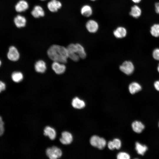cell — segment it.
<instances>
[{
    "label": "cell",
    "instance_id": "obj_1",
    "mask_svg": "<svg viewBox=\"0 0 159 159\" xmlns=\"http://www.w3.org/2000/svg\"><path fill=\"white\" fill-rule=\"evenodd\" d=\"M47 54L49 57L54 61L64 64L69 58L67 48L58 45L51 46L47 50Z\"/></svg>",
    "mask_w": 159,
    "mask_h": 159
},
{
    "label": "cell",
    "instance_id": "obj_2",
    "mask_svg": "<svg viewBox=\"0 0 159 159\" xmlns=\"http://www.w3.org/2000/svg\"><path fill=\"white\" fill-rule=\"evenodd\" d=\"M7 59L10 61L15 62L19 59L20 54L17 48L14 45L10 46L6 53Z\"/></svg>",
    "mask_w": 159,
    "mask_h": 159
},
{
    "label": "cell",
    "instance_id": "obj_3",
    "mask_svg": "<svg viewBox=\"0 0 159 159\" xmlns=\"http://www.w3.org/2000/svg\"><path fill=\"white\" fill-rule=\"evenodd\" d=\"M90 143L92 146L100 149H103L106 144L105 139L96 135H93L91 137Z\"/></svg>",
    "mask_w": 159,
    "mask_h": 159
},
{
    "label": "cell",
    "instance_id": "obj_4",
    "mask_svg": "<svg viewBox=\"0 0 159 159\" xmlns=\"http://www.w3.org/2000/svg\"><path fill=\"white\" fill-rule=\"evenodd\" d=\"M46 153L47 157L50 159L59 158L62 155V152L61 149L55 146L47 148Z\"/></svg>",
    "mask_w": 159,
    "mask_h": 159
},
{
    "label": "cell",
    "instance_id": "obj_5",
    "mask_svg": "<svg viewBox=\"0 0 159 159\" xmlns=\"http://www.w3.org/2000/svg\"><path fill=\"white\" fill-rule=\"evenodd\" d=\"M119 68L123 73L129 75L133 73L134 70V67L131 61H125L120 66Z\"/></svg>",
    "mask_w": 159,
    "mask_h": 159
},
{
    "label": "cell",
    "instance_id": "obj_6",
    "mask_svg": "<svg viewBox=\"0 0 159 159\" xmlns=\"http://www.w3.org/2000/svg\"><path fill=\"white\" fill-rule=\"evenodd\" d=\"M52 67L55 72L59 74L63 73L66 69L64 63L55 61H54L52 63Z\"/></svg>",
    "mask_w": 159,
    "mask_h": 159
},
{
    "label": "cell",
    "instance_id": "obj_7",
    "mask_svg": "<svg viewBox=\"0 0 159 159\" xmlns=\"http://www.w3.org/2000/svg\"><path fill=\"white\" fill-rule=\"evenodd\" d=\"M73 140L72 134L67 131L63 132L61 134V137L59 139L61 143L64 145L70 144Z\"/></svg>",
    "mask_w": 159,
    "mask_h": 159
},
{
    "label": "cell",
    "instance_id": "obj_8",
    "mask_svg": "<svg viewBox=\"0 0 159 159\" xmlns=\"http://www.w3.org/2000/svg\"><path fill=\"white\" fill-rule=\"evenodd\" d=\"M29 7V4L27 1L24 0H20L18 1L15 6L16 11L18 12H23Z\"/></svg>",
    "mask_w": 159,
    "mask_h": 159
},
{
    "label": "cell",
    "instance_id": "obj_9",
    "mask_svg": "<svg viewBox=\"0 0 159 159\" xmlns=\"http://www.w3.org/2000/svg\"><path fill=\"white\" fill-rule=\"evenodd\" d=\"M86 26L87 30L91 33H94L97 32L99 27L97 22L93 20L88 21L86 23Z\"/></svg>",
    "mask_w": 159,
    "mask_h": 159
},
{
    "label": "cell",
    "instance_id": "obj_10",
    "mask_svg": "<svg viewBox=\"0 0 159 159\" xmlns=\"http://www.w3.org/2000/svg\"><path fill=\"white\" fill-rule=\"evenodd\" d=\"M14 22L17 27L21 28L25 26L26 19L24 16L20 15H17L14 18Z\"/></svg>",
    "mask_w": 159,
    "mask_h": 159
},
{
    "label": "cell",
    "instance_id": "obj_11",
    "mask_svg": "<svg viewBox=\"0 0 159 159\" xmlns=\"http://www.w3.org/2000/svg\"><path fill=\"white\" fill-rule=\"evenodd\" d=\"M61 3L57 0H52L49 2L47 5L49 9L51 12L57 11L62 6Z\"/></svg>",
    "mask_w": 159,
    "mask_h": 159
},
{
    "label": "cell",
    "instance_id": "obj_12",
    "mask_svg": "<svg viewBox=\"0 0 159 159\" xmlns=\"http://www.w3.org/2000/svg\"><path fill=\"white\" fill-rule=\"evenodd\" d=\"M34 68L37 72L43 73L45 72L47 69L46 64L42 60H39L35 63L34 65Z\"/></svg>",
    "mask_w": 159,
    "mask_h": 159
},
{
    "label": "cell",
    "instance_id": "obj_13",
    "mask_svg": "<svg viewBox=\"0 0 159 159\" xmlns=\"http://www.w3.org/2000/svg\"><path fill=\"white\" fill-rule=\"evenodd\" d=\"M44 135L49 137V139L52 140H54L56 136L55 129L49 126H46L44 128Z\"/></svg>",
    "mask_w": 159,
    "mask_h": 159
},
{
    "label": "cell",
    "instance_id": "obj_14",
    "mask_svg": "<svg viewBox=\"0 0 159 159\" xmlns=\"http://www.w3.org/2000/svg\"><path fill=\"white\" fill-rule=\"evenodd\" d=\"M23 73L19 71H14L11 75V80L13 82L16 83L21 82L23 80Z\"/></svg>",
    "mask_w": 159,
    "mask_h": 159
},
{
    "label": "cell",
    "instance_id": "obj_15",
    "mask_svg": "<svg viewBox=\"0 0 159 159\" xmlns=\"http://www.w3.org/2000/svg\"><path fill=\"white\" fill-rule=\"evenodd\" d=\"M32 16L36 18L43 16L44 15V12L42 8L39 6H35L31 12Z\"/></svg>",
    "mask_w": 159,
    "mask_h": 159
},
{
    "label": "cell",
    "instance_id": "obj_16",
    "mask_svg": "<svg viewBox=\"0 0 159 159\" xmlns=\"http://www.w3.org/2000/svg\"><path fill=\"white\" fill-rule=\"evenodd\" d=\"M127 33L126 29L123 27H119L113 32L114 35L117 38H122L125 37Z\"/></svg>",
    "mask_w": 159,
    "mask_h": 159
},
{
    "label": "cell",
    "instance_id": "obj_17",
    "mask_svg": "<svg viewBox=\"0 0 159 159\" xmlns=\"http://www.w3.org/2000/svg\"><path fill=\"white\" fill-rule=\"evenodd\" d=\"M72 105L74 108L78 109L82 108L85 105V102L77 97H75L72 99Z\"/></svg>",
    "mask_w": 159,
    "mask_h": 159
},
{
    "label": "cell",
    "instance_id": "obj_18",
    "mask_svg": "<svg viewBox=\"0 0 159 159\" xmlns=\"http://www.w3.org/2000/svg\"><path fill=\"white\" fill-rule=\"evenodd\" d=\"M132 127L133 131L137 133H141L144 129V125L140 122L135 121L133 122Z\"/></svg>",
    "mask_w": 159,
    "mask_h": 159
},
{
    "label": "cell",
    "instance_id": "obj_19",
    "mask_svg": "<svg viewBox=\"0 0 159 159\" xmlns=\"http://www.w3.org/2000/svg\"><path fill=\"white\" fill-rule=\"evenodd\" d=\"M129 90L132 94H134L140 91L142 89L141 86L138 83L133 82L129 85Z\"/></svg>",
    "mask_w": 159,
    "mask_h": 159
},
{
    "label": "cell",
    "instance_id": "obj_20",
    "mask_svg": "<svg viewBox=\"0 0 159 159\" xmlns=\"http://www.w3.org/2000/svg\"><path fill=\"white\" fill-rule=\"evenodd\" d=\"M130 16L135 18H138L141 14V10L138 6L135 5L132 6L129 13Z\"/></svg>",
    "mask_w": 159,
    "mask_h": 159
},
{
    "label": "cell",
    "instance_id": "obj_21",
    "mask_svg": "<svg viewBox=\"0 0 159 159\" xmlns=\"http://www.w3.org/2000/svg\"><path fill=\"white\" fill-rule=\"evenodd\" d=\"M92 12V9L91 7L88 5L83 6L81 9V14L85 17H88L91 16Z\"/></svg>",
    "mask_w": 159,
    "mask_h": 159
},
{
    "label": "cell",
    "instance_id": "obj_22",
    "mask_svg": "<svg viewBox=\"0 0 159 159\" xmlns=\"http://www.w3.org/2000/svg\"><path fill=\"white\" fill-rule=\"evenodd\" d=\"M135 149L139 154L143 155L148 149L147 147L145 145H142L138 142L135 143Z\"/></svg>",
    "mask_w": 159,
    "mask_h": 159
},
{
    "label": "cell",
    "instance_id": "obj_23",
    "mask_svg": "<svg viewBox=\"0 0 159 159\" xmlns=\"http://www.w3.org/2000/svg\"><path fill=\"white\" fill-rule=\"evenodd\" d=\"M77 47V54L80 58H85L86 56V54L84 47L80 44H76Z\"/></svg>",
    "mask_w": 159,
    "mask_h": 159
},
{
    "label": "cell",
    "instance_id": "obj_24",
    "mask_svg": "<svg viewBox=\"0 0 159 159\" xmlns=\"http://www.w3.org/2000/svg\"><path fill=\"white\" fill-rule=\"evenodd\" d=\"M150 33L151 34L155 37H159V24H155L151 27Z\"/></svg>",
    "mask_w": 159,
    "mask_h": 159
},
{
    "label": "cell",
    "instance_id": "obj_25",
    "mask_svg": "<svg viewBox=\"0 0 159 159\" xmlns=\"http://www.w3.org/2000/svg\"><path fill=\"white\" fill-rule=\"evenodd\" d=\"M117 158L118 159H129L130 156L128 153L125 152H121L117 154Z\"/></svg>",
    "mask_w": 159,
    "mask_h": 159
},
{
    "label": "cell",
    "instance_id": "obj_26",
    "mask_svg": "<svg viewBox=\"0 0 159 159\" xmlns=\"http://www.w3.org/2000/svg\"><path fill=\"white\" fill-rule=\"evenodd\" d=\"M112 142L115 148L119 149L120 148L121 146V143L120 139L118 138H115L113 140Z\"/></svg>",
    "mask_w": 159,
    "mask_h": 159
},
{
    "label": "cell",
    "instance_id": "obj_27",
    "mask_svg": "<svg viewBox=\"0 0 159 159\" xmlns=\"http://www.w3.org/2000/svg\"><path fill=\"white\" fill-rule=\"evenodd\" d=\"M152 54L154 59L159 61V48L155 49L153 51Z\"/></svg>",
    "mask_w": 159,
    "mask_h": 159
},
{
    "label": "cell",
    "instance_id": "obj_28",
    "mask_svg": "<svg viewBox=\"0 0 159 159\" xmlns=\"http://www.w3.org/2000/svg\"><path fill=\"white\" fill-rule=\"evenodd\" d=\"M6 85L4 81L0 80V93L5 90L6 88Z\"/></svg>",
    "mask_w": 159,
    "mask_h": 159
},
{
    "label": "cell",
    "instance_id": "obj_29",
    "mask_svg": "<svg viewBox=\"0 0 159 159\" xmlns=\"http://www.w3.org/2000/svg\"><path fill=\"white\" fill-rule=\"evenodd\" d=\"M4 123L2 120V118L0 116V136L3 133L4 131Z\"/></svg>",
    "mask_w": 159,
    "mask_h": 159
},
{
    "label": "cell",
    "instance_id": "obj_30",
    "mask_svg": "<svg viewBox=\"0 0 159 159\" xmlns=\"http://www.w3.org/2000/svg\"><path fill=\"white\" fill-rule=\"evenodd\" d=\"M108 148L111 150H113L115 149V147L112 141H110L107 144Z\"/></svg>",
    "mask_w": 159,
    "mask_h": 159
},
{
    "label": "cell",
    "instance_id": "obj_31",
    "mask_svg": "<svg viewBox=\"0 0 159 159\" xmlns=\"http://www.w3.org/2000/svg\"><path fill=\"white\" fill-rule=\"evenodd\" d=\"M154 86L156 90L159 91V80L155 82Z\"/></svg>",
    "mask_w": 159,
    "mask_h": 159
},
{
    "label": "cell",
    "instance_id": "obj_32",
    "mask_svg": "<svg viewBox=\"0 0 159 159\" xmlns=\"http://www.w3.org/2000/svg\"><path fill=\"white\" fill-rule=\"evenodd\" d=\"M155 8L156 13L159 14V2H157L155 4Z\"/></svg>",
    "mask_w": 159,
    "mask_h": 159
},
{
    "label": "cell",
    "instance_id": "obj_33",
    "mask_svg": "<svg viewBox=\"0 0 159 159\" xmlns=\"http://www.w3.org/2000/svg\"><path fill=\"white\" fill-rule=\"evenodd\" d=\"M132 1L135 3H139L141 0H132Z\"/></svg>",
    "mask_w": 159,
    "mask_h": 159
},
{
    "label": "cell",
    "instance_id": "obj_34",
    "mask_svg": "<svg viewBox=\"0 0 159 159\" xmlns=\"http://www.w3.org/2000/svg\"><path fill=\"white\" fill-rule=\"evenodd\" d=\"M2 62L1 60L0 59V68L2 65Z\"/></svg>",
    "mask_w": 159,
    "mask_h": 159
},
{
    "label": "cell",
    "instance_id": "obj_35",
    "mask_svg": "<svg viewBox=\"0 0 159 159\" xmlns=\"http://www.w3.org/2000/svg\"><path fill=\"white\" fill-rule=\"evenodd\" d=\"M157 70H158V72L159 73V64L158 65V67H157Z\"/></svg>",
    "mask_w": 159,
    "mask_h": 159
},
{
    "label": "cell",
    "instance_id": "obj_36",
    "mask_svg": "<svg viewBox=\"0 0 159 159\" xmlns=\"http://www.w3.org/2000/svg\"><path fill=\"white\" fill-rule=\"evenodd\" d=\"M90 0L92 1H95L96 0Z\"/></svg>",
    "mask_w": 159,
    "mask_h": 159
},
{
    "label": "cell",
    "instance_id": "obj_37",
    "mask_svg": "<svg viewBox=\"0 0 159 159\" xmlns=\"http://www.w3.org/2000/svg\"><path fill=\"white\" fill-rule=\"evenodd\" d=\"M42 0V1H43V0Z\"/></svg>",
    "mask_w": 159,
    "mask_h": 159
},
{
    "label": "cell",
    "instance_id": "obj_38",
    "mask_svg": "<svg viewBox=\"0 0 159 159\" xmlns=\"http://www.w3.org/2000/svg\"></svg>",
    "mask_w": 159,
    "mask_h": 159
}]
</instances>
